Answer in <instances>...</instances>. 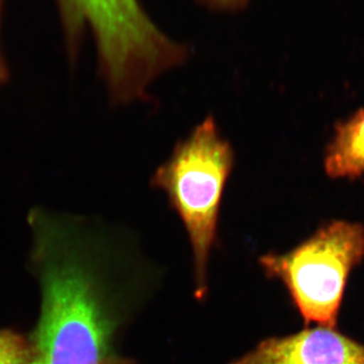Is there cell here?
<instances>
[{
  "label": "cell",
  "instance_id": "6da1fadb",
  "mask_svg": "<svg viewBox=\"0 0 364 364\" xmlns=\"http://www.w3.org/2000/svg\"><path fill=\"white\" fill-rule=\"evenodd\" d=\"M30 268L40 314L28 335V364H129L114 349L117 318L109 287L112 244L104 227L86 218L35 208Z\"/></svg>",
  "mask_w": 364,
  "mask_h": 364
},
{
  "label": "cell",
  "instance_id": "7a4b0ae2",
  "mask_svg": "<svg viewBox=\"0 0 364 364\" xmlns=\"http://www.w3.org/2000/svg\"><path fill=\"white\" fill-rule=\"evenodd\" d=\"M58 4L71 56L85 31L92 33L98 71L114 105L149 100L151 85L191 57V48L163 32L140 0H58Z\"/></svg>",
  "mask_w": 364,
  "mask_h": 364
},
{
  "label": "cell",
  "instance_id": "3957f363",
  "mask_svg": "<svg viewBox=\"0 0 364 364\" xmlns=\"http://www.w3.org/2000/svg\"><path fill=\"white\" fill-rule=\"evenodd\" d=\"M233 146L215 117L208 116L177 142L171 155L151 178V186L166 196L193 248L196 296L207 291V268L217 239L223 196L235 166Z\"/></svg>",
  "mask_w": 364,
  "mask_h": 364
},
{
  "label": "cell",
  "instance_id": "277c9868",
  "mask_svg": "<svg viewBox=\"0 0 364 364\" xmlns=\"http://www.w3.org/2000/svg\"><path fill=\"white\" fill-rule=\"evenodd\" d=\"M363 258V225L334 220L289 252L268 253L259 262L286 284L306 325L336 328L349 275Z\"/></svg>",
  "mask_w": 364,
  "mask_h": 364
},
{
  "label": "cell",
  "instance_id": "5b68a950",
  "mask_svg": "<svg viewBox=\"0 0 364 364\" xmlns=\"http://www.w3.org/2000/svg\"><path fill=\"white\" fill-rule=\"evenodd\" d=\"M231 364H364V344L318 326L264 340Z\"/></svg>",
  "mask_w": 364,
  "mask_h": 364
},
{
  "label": "cell",
  "instance_id": "8992f818",
  "mask_svg": "<svg viewBox=\"0 0 364 364\" xmlns=\"http://www.w3.org/2000/svg\"><path fill=\"white\" fill-rule=\"evenodd\" d=\"M324 169L333 179L364 177V109L335 124L325 150Z\"/></svg>",
  "mask_w": 364,
  "mask_h": 364
},
{
  "label": "cell",
  "instance_id": "52a82bcc",
  "mask_svg": "<svg viewBox=\"0 0 364 364\" xmlns=\"http://www.w3.org/2000/svg\"><path fill=\"white\" fill-rule=\"evenodd\" d=\"M31 358L28 335L9 328L0 329V364H28Z\"/></svg>",
  "mask_w": 364,
  "mask_h": 364
},
{
  "label": "cell",
  "instance_id": "ba28073f",
  "mask_svg": "<svg viewBox=\"0 0 364 364\" xmlns=\"http://www.w3.org/2000/svg\"><path fill=\"white\" fill-rule=\"evenodd\" d=\"M213 11H237L245 9L250 0H196Z\"/></svg>",
  "mask_w": 364,
  "mask_h": 364
},
{
  "label": "cell",
  "instance_id": "9c48e42d",
  "mask_svg": "<svg viewBox=\"0 0 364 364\" xmlns=\"http://www.w3.org/2000/svg\"><path fill=\"white\" fill-rule=\"evenodd\" d=\"M2 1H4V0H0V14H1ZM9 78V67L6 65V60H4V56H2L1 49H0V86L6 83Z\"/></svg>",
  "mask_w": 364,
  "mask_h": 364
}]
</instances>
